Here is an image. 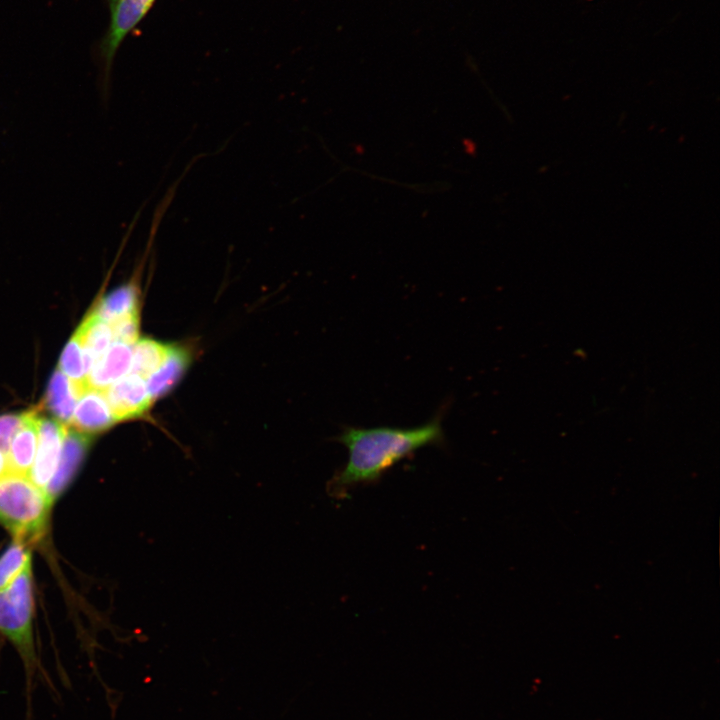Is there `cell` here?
<instances>
[{
    "label": "cell",
    "instance_id": "1",
    "mask_svg": "<svg viewBox=\"0 0 720 720\" xmlns=\"http://www.w3.org/2000/svg\"><path fill=\"white\" fill-rule=\"evenodd\" d=\"M442 413L413 428L344 427L337 440L348 451L345 466L329 482L330 493L344 497L350 489L377 481L384 472L417 450L443 441Z\"/></svg>",
    "mask_w": 720,
    "mask_h": 720
},
{
    "label": "cell",
    "instance_id": "2",
    "mask_svg": "<svg viewBox=\"0 0 720 720\" xmlns=\"http://www.w3.org/2000/svg\"><path fill=\"white\" fill-rule=\"evenodd\" d=\"M51 505L45 491L27 475L7 472L0 476V524L14 539L26 544L39 540Z\"/></svg>",
    "mask_w": 720,
    "mask_h": 720
},
{
    "label": "cell",
    "instance_id": "3",
    "mask_svg": "<svg viewBox=\"0 0 720 720\" xmlns=\"http://www.w3.org/2000/svg\"><path fill=\"white\" fill-rule=\"evenodd\" d=\"M33 584L32 563L0 591V633L6 637L21 656L27 683L37 666L33 637Z\"/></svg>",
    "mask_w": 720,
    "mask_h": 720
},
{
    "label": "cell",
    "instance_id": "4",
    "mask_svg": "<svg viewBox=\"0 0 720 720\" xmlns=\"http://www.w3.org/2000/svg\"><path fill=\"white\" fill-rule=\"evenodd\" d=\"M155 0H107L109 25L94 48L102 96L108 97L116 53L125 38L140 24Z\"/></svg>",
    "mask_w": 720,
    "mask_h": 720
},
{
    "label": "cell",
    "instance_id": "5",
    "mask_svg": "<svg viewBox=\"0 0 720 720\" xmlns=\"http://www.w3.org/2000/svg\"><path fill=\"white\" fill-rule=\"evenodd\" d=\"M103 392L117 422L145 415L153 403L146 380L135 373L126 374Z\"/></svg>",
    "mask_w": 720,
    "mask_h": 720
},
{
    "label": "cell",
    "instance_id": "6",
    "mask_svg": "<svg viewBox=\"0 0 720 720\" xmlns=\"http://www.w3.org/2000/svg\"><path fill=\"white\" fill-rule=\"evenodd\" d=\"M66 431L67 426L58 420L40 418L37 451L28 477L43 490L57 468Z\"/></svg>",
    "mask_w": 720,
    "mask_h": 720
},
{
    "label": "cell",
    "instance_id": "7",
    "mask_svg": "<svg viewBox=\"0 0 720 720\" xmlns=\"http://www.w3.org/2000/svg\"><path fill=\"white\" fill-rule=\"evenodd\" d=\"M88 443V435L67 428L57 468L44 489L52 504L71 482L85 455Z\"/></svg>",
    "mask_w": 720,
    "mask_h": 720
},
{
    "label": "cell",
    "instance_id": "8",
    "mask_svg": "<svg viewBox=\"0 0 720 720\" xmlns=\"http://www.w3.org/2000/svg\"><path fill=\"white\" fill-rule=\"evenodd\" d=\"M70 422L73 429L88 435L105 431L117 421L103 390L88 388L79 397Z\"/></svg>",
    "mask_w": 720,
    "mask_h": 720
},
{
    "label": "cell",
    "instance_id": "9",
    "mask_svg": "<svg viewBox=\"0 0 720 720\" xmlns=\"http://www.w3.org/2000/svg\"><path fill=\"white\" fill-rule=\"evenodd\" d=\"M39 423L36 412L25 413L24 422L13 436L6 454L8 472L28 476L37 451Z\"/></svg>",
    "mask_w": 720,
    "mask_h": 720
},
{
    "label": "cell",
    "instance_id": "10",
    "mask_svg": "<svg viewBox=\"0 0 720 720\" xmlns=\"http://www.w3.org/2000/svg\"><path fill=\"white\" fill-rule=\"evenodd\" d=\"M131 363L132 346L114 341L94 362L88 379L89 388L106 389L131 370Z\"/></svg>",
    "mask_w": 720,
    "mask_h": 720
},
{
    "label": "cell",
    "instance_id": "11",
    "mask_svg": "<svg viewBox=\"0 0 720 720\" xmlns=\"http://www.w3.org/2000/svg\"><path fill=\"white\" fill-rule=\"evenodd\" d=\"M189 362V354L183 348L171 346L163 363L146 379L152 401L174 388L184 375Z\"/></svg>",
    "mask_w": 720,
    "mask_h": 720
},
{
    "label": "cell",
    "instance_id": "12",
    "mask_svg": "<svg viewBox=\"0 0 720 720\" xmlns=\"http://www.w3.org/2000/svg\"><path fill=\"white\" fill-rule=\"evenodd\" d=\"M93 364V359L74 333L63 350L58 369L71 381L79 396L89 388L88 379Z\"/></svg>",
    "mask_w": 720,
    "mask_h": 720
},
{
    "label": "cell",
    "instance_id": "13",
    "mask_svg": "<svg viewBox=\"0 0 720 720\" xmlns=\"http://www.w3.org/2000/svg\"><path fill=\"white\" fill-rule=\"evenodd\" d=\"M138 287L135 280L106 295L93 311L107 323L138 314Z\"/></svg>",
    "mask_w": 720,
    "mask_h": 720
},
{
    "label": "cell",
    "instance_id": "14",
    "mask_svg": "<svg viewBox=\"0 0 720 720\" xmlns=\"http://www.w3.org/2000/svg\"><path fill=\"white\" fill-rule=\"evenodd\" d=\"M79 397L71 381L57 369L50 380L46 401L59 422L71 421Z\"/></svg>",
    "mask_w": 720,
    "mask_h": 720
},
{
    "label": "cell",
    "instance_id": "15",
    "mask_svg": "<svg viewBox=\"0 0 720 720\" xmlns=\"http://www.w3.org/2000/svg\"><path fill=\"white\" fill-rule=\"evenodd\" d=\"M75 334L94 362L105 353L114 341L109 323L94 312L87 316Z\"/></svg>",
    "mask_w": 720,
    "mask_h": 720
},
{
    "label": "cell",
    "instance_id": "16",
    "mask_svg": "<svg viewBox=\"0 0 720 720\" xmlns=\"http://www.w3.org/2000/svg\"><path fill=\"white\" fill-rule=\"evenodd\" d=\"M170 348L171 345L154 339H138L132 346L131 373L146 380L163 363Z\"/></svg>",
    "mask_w": 720,
    "mask_h": 720
},
{
    "label": "cell",
    "instance_id": "17",
    "mask_svg": "<svg viewBox=\"0 0 720 720\" xmlns=\"http://www.w3.org/2000/svg\"><path fill=\"white\" fill-rule=\"evenodd\" d=\"M31 563L28 544L14 539L0 556V591L6 588Z\"/></svg>",
    "mask_w": 720,
    "mask_h": 720
},
{
    "label": "cell",
    "instance_id": "18",
    "mask_svg": "<svg viewBox=\"0 0 720 720\" xmlns=\"http://www.w3.org/2000/svg\"><path fill=\"white\" fill-rule=\"evenodd\" d=\"M112 329L113 339L133 346L139 336V317L134 314L109 324Z\"/></svg>",
    "mask_w": 720,
    "mask_h": 720
},
{
    "label": "cell",
    "instance_id": "19",
    "mask_svg": "<svg viewBox=\"0 0 720 720\" xmlns=\"http://www.w3.org/2000/svg\"><path fill=\"white\" fill-rule=\"evenodd\" d=\"M25 413L21 415L0 416V451L6 456L11 440L24 422Z\"/></svg>",
    "mask_w": 720,
    "mask_h": 720
},
{
    "label": "cell",
    "instance_id": "20",
    "mask_svg": "<svg viewBox=\"0 0 720 720\" xmlns=\"http://www.w3.org/2000/svg\"><path fill=\"white\" fill-rule=\"evenodd\" d=\"M8 472L6 456L0 451V476Z\"/></svg>",
    "mask_w": 720,
    "mask_h": 720
}]
</instances>
